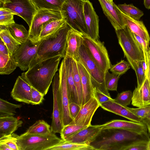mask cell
Masks as SVG:
<instances>
[{"mask_svg": "<svg viewBox=\"0 0 150 150\" xmlns=\"http://www.w3.org/2000/svg\"><path fill=\"white\" fill-rule=\"evenodd\" d=\"M150 139L148 132L109 129H102L89 145L94 150H125L135 143L148 141Z\"/></svg>", "mask_w": 150, "mask_h": 150, "instance_id": "6da1fadb", "label": "cell"}, {"mask_svg": "<svg viewBox=\"0 0 150 150\" xmlns=\"http://www.w3.org/2000/svg\"><path fill=\"white\" fill-rule=\"evenodd\" d=\"M62 58L58 55L38 63L22 73L32 87L44 96L47 93Z\"/></svg>", "mask_w": 150, "mask_h": 150, "instance_id": "7a4b0ae2", "label": "cell"}, {"mask_svg": "<svg viewBox=\"0 0 150 150\" xmlns=\"http://www.w3.org/2000/svg\"><path fill=\"white\" fill-rule=\"evenodd\" d=\"M71 27L66 23L56 33L42 41L38 47L37 55L31 63L29 68L42 61L61 55L66 56L68 32Z\"/></svg>", "mask_w": 150, "mask_h": 150, "instance_id": "3957f363", "label": "cell"}, {"mask_svg": "<svg viewBox=\"0 0 150 150\" xmlns=\"http://www.w3.org/2000/svg\"><path fill=\"white\" fill-rule=\"evenodd\" d=\"M115 31L124 57L126 58L131 67L134 70L136 63L145 60L144 52L133 33L127 26Z\"/></svg>", "mask_w": 150, "mask_h": 150, "instance_id": "277c9868", "label": "cell"}, {"mask_svg": "<svg viewBox=\"0 0 150 150\" xmlns=\"http://www.w3.org/2000/svg\"><path fill=\"white\" fill-rule=\"evenodd\" d=\"M83 2L84 0H65L60 11L63 18L71 28L87 35Z\"/></svg>", "mask_w": 150, "mask_h": 150, "instance_id": "5b68a950", "label": "cell"}, {"mask_svg": "<svg viewBox=\"0 0 150 150\" xmlns=\"http://www.w3.org/2000/svg\"><path fill=\"white\" fill-rule=\"evenodd\" d=\"M62 140L51 131L46 135L24 133L16 137L19 150H47Z\"/></svg>", "mask_w": 150, "mask_h": 150, "instance_id": "8992f818", "label": "cell"}, {"mask_svg": "<svg viewBox=\"0 0 150 150\" xmlns=\"http://www.w3.org/2000/svg\"><path fill=\"white\" fill-rule=\"evenodd\" d=\"M83 43L91 56L100 69L105 73L110 68L111 64L103 42L92 39L83 34Z\"/></svg>", "mask_w": 150, "mask_h": 150, "instance_id": "52a82bcc", "label": "cell"}, {"mask_svg": "<svg viewBox=\"0 0 150 150\" xmlns=\"http://www.w3.org/2000/svg\"><path fill=\"white\" fill-rule=\"evenodd\" d=\"M60 84L58 92V100L61 119L63 126L71 123L73 120L70 113L64 60L63 58L59 69Z\"/></svg>", "mask_w": 150, "mask_h": 150, "instance_id": "ba28073f", "label": "cell"}, {"mask_svg": "<svg viewBox=\"0 0 150 150\" xmlns=\"http://www.w3.org/2000/svg\"><path fill=\"white\" fill-rule=\"evenodd\" d=\"M62 19L60 10L42 9L37 11L29 27L28 39L34 43L39 42V38L43 24L50 20Z\"/></svg>", "mask_w": 150, "mask_h": 150, "instance_id": "9c48e42d", "label": "cell"}, {"mask_svg": "<svg viewBox=\"0 0 150 150\" xmlns=\"http://www.w3.org/2000/svg\"><path fill=\"white\" fill-rule=\"evenodd\" d=\"M41 42L34 43L28 39L25 42L21 44L13 53L14 60L21 70L25 71L29 69L31 63L37 56Z\"/></svg>", "mask_w": 150, "mask_h": 150, "instance_id": "30bf717a", "label": "cell"}, {"mask_svg": "<svg viewBox=\"0 0 150 150\" xmlns=\"http://www.w3.org/2000/svg\"><path fill=\"white\" fill-rule=\"evenodd\" d=\"M3 7L8 9L14 15L22 18L29 27L37 12L30 0H8Z\"/></svg>", "mask_w": 150, "mask_h": 150, "instance_id": "8fae6325", "label": "cell"}, {"mask_svg": "<svg viewBox=\"0 0 150 150\" xmlns=\"http://www.w3.org/2000/svg\"><path fill=\"white\" fill-rule=\"evenodd\" d=\"M76 61L81 63L92 78L98 84L105 85V73L99 68L89 53L83 42L79 50V56Z\"/></svg>", "mask_w": 150, "mask_h": 150, "instance_id": "7c38bea8", "label": "cell"}, {"mask_svg": "<svg viewBox=\"0 0 150 150\" xmlns=\"http://www.w3.org/2000/svg\"><path fill=\"white\" fill-rule=\"evenodd\" d=\"M100 104L94 93L90 99L81 106L78 115L70 124L89 126L91 125L92 117Z\"/></svg>", "mask_w": 150, "mask_h": 150, "instance_id": "4fadbf2b", "label": "cell"}, {"mask_svg": "<svg viewBox=\"0 0 150 150\" xmlns=\"http://www.w3.org/2000/svg\"><path fill=\"white\" fill-rule=\"evenodd\" d=\"M83 13L87 29V35L93 39H99L98 16L92 3L88 0H84Z\"/></svg>", "mask_w": 150, "mask_h": 150, "instance_id": "5bb4252c", "label": "cell"}, {"mask_svg": "<svg viewBox=\"0 0 150 150\" xmlns=\"http://www.w3.org/2000/svg\"><path fill=\"white\" fill-rule=\"evenodd\" d=\"M103 12L110 21L115 30L125 28V24L120 10L113 2L107 0H98Z\"/></svg>", "mask_w": 150, "mask_h": 150, "instance_id": "9a60e30c", "label": "cell"}, {"mask_svg": "<svg viewBox=\"0 0 150 150\" xmlns=\"http://www.w3.org/2000/svg\"><path fill=\"white\" fill-rule=\"evenodd\" d=\"M53 94V110L51 130L54 133H60L63 127L62 122L58 100V92L60 84L59 73H56L52 82Z\"/></svg>", "mask_w": 150, "mask_h": 150, "instance_id": "2e32d148", "label": "cell"}, {"mask_svg": "<svg viewBox=\"0 0 150 150\" xmlns=\"http://www.w3.org/2000/svg\"><path fill=\"white\" fill-rule=\"evenodd\" d=\"M31 86L22 73L16 79L11 92V96L17 101L30 104Z\"/></svg>", "mask_w": 150, "mask_h": 150, "instance_id": "e0dca14e", "label": "cell"}, {"mask_svg": "<svg viewBox=\"0 0 150 150\" xmlns=\"http://www.w3.org/2000/svg\"><path fill=\"white\" fill-rule=\"evenodd\" d=\"M132 105L137 108L150 105V83L147 71L142 84L139 88L136 87L133 92Z\"/></svg>", "mask_w": 150, "mask_h": 150, "instance_id": "ac0fdd59", "label": "cell"}, {"mask_svg": "<svg viewBox=\"0 0 150 150\" xmlns=\"http://www.w3.org/2000/svg\"><path fill=\"white\" fill-rule=\"evenodd\" d=\"M102 129V125H91L80 130L65 141L89 145Z\"/></svg>", "mask_w": 150, "mask_h": 150, "instance_id": "d6986e66", "label": "cell"}, {"mask_svg": "<svg viewBox=\"0 0 150 150\" xmlns=\"http://www.w3.org/2000/svg\"><path fill=\"white\" fill-rule=\"evenodd\" d=\"M83 41V34L71 28L67 35L66 56L76 60L79 57V49Z\"/></svg>", "mask_w": 150, "mask_h": 150, "instance_id": "ffe728a7", "label": "cell"}, {"mask_svg": "<svg viewBox=\"0 0 150 150\" xmlns=\"http://www.w3.org/2000/svg\"><path fill=\"white\" fill-rule=\"evenodd\" d=\"M101 125L102 129H118L140 133L148 132L147 126L142 122H137L132 121L113 120Z\"/></svg>", "mask_w": 150, "mask_h": 150, "instance_id": "44dd1931", "label": "cell"}, {"mask_svg": "<svg viewBox=\"0 0 150 150\" xmlns=\"http://www.w3.org/2000/svg\"><path fill=\"white\" fill-rule=\"evenodd\" d=\"M63 58L65 64L67 91L69 103H74L80 105L73 77L72 58L68 56H66Z\"/></svg>", "mask_w": 150, "mask_h": 150, "instance_id": "7402d4cb", "label": "cell"}, {"mask_svg": "<svg viewBox=\"0 0 150 150\" xmlns=\"http://www.w3.org/2000/svg\"><path fill=\"white\" fill-rule=\"evenodd\" d=\"M100 107L105 110L123 117L131 121L137 122H142L141 120L130 111L127 106L117 103L113 100L101 103L100 104Z\"/></svg>", "mask_w": 150, "mask_h": 150, "instance_id": "603a6c76", "label": "cell"}, {"mask_svg": "<svg viewBox=\"0 0 150 150\" xmlns=\"http://www.w3.org/2000/svg\"><path fill=\"white\" fill-rule=\"evenodd\" d=\"M76 63L81 76L82 86L81 106L90 99L93 93V88L89 73L81 63L77 61Z\"/></svg>", "mask_w": 150, "mask_h": 150, "instance_id": "cb8c5ba5", "label": "cell"}, {"mask_svg": "<svg viewBox=\"0 0 150 150\" xmlns=\"http://www.w3.org/2000/svg\"><path fill=\"white\" fill-rule=\"evenodd\" d=\"M121 13L126 26L133 33L139 36L149 43L150 37L143 22L135 20L122 11Z\"/></svg>", "mask_w": 150, "mask_h": 150, "instance_id": "d4e9b609", "label": "cell"}, {"mask_svg": "<svg viewBox=\"0 0 150 150\" xmlns=\"http://www.w3.org/2000/svg\"><path fill=\"white\" fill-rule=\"evenodd\" d=\"M23 123L22 120L13 116L0 117V138L12 134Z\"/></svg>", "mask_w": 150, "mask_h": 150, "instance_id": "484cf974", "label": "cell"}, {"mask_svg": "<svg viewBox=\"0 0 150 150\" xmlns=\"http://www.w3.org/2000/svg\"><path fill=\"white\" fill-rule=\"evenodd\" d=\"M66 23L64 19L52 20L43 24L39 36L38 41H41L57 33Z\"/></svg>", "mask_w": 150, "mask_h": 150, "instance_id": "4316f807", "label": "cell"}, {"mask_svg": "<svg viewBox=\"0 0 150 150\" xmlns=\"http://www.w3.org/2000/svg\"><path fill=\"white\" fill-rule=\"evenodd\" d=\"M0 37L7 46L10 53L12 54L21 44L11 35L8 26L0 25Z\"/></svg>", "mask_w": 150, "mask_h": 150, "instance_id": "83f0119b", "label": "cell"}, {"mask_svg": "<svg viewBox=\"0 0 150 150\" xmlns=\"http://www.w3.org/2000/svg\"><path fill=\"white\" fill-rule=\"evenodd\" d=\"M47 150H94L90 145L62 141Z\"/></svg>", "mask_w": 150, "mask_h": 150, "instance_id": "f1b7e54d", "label": "cell"}, {"mask_svg": "<svg viewBox=\"0 0 150 150\" xmlns=\"http://www.w3.org/2000/svg\"><path fill=\"white\" fill-rule=\"evenodd\" d=\"M8 26L11 35L21 44L25 42L28 39L29 31L23 25L14 23Z\"/></svg>", "mask_w": 150, "mask_h": 150, "instance_id": "f546056e", "label": "cell"}, {"mask_svg": "<svg viewBox=\"0 0 150 150\" xmlns=\"http://www.w3.org/2000/svg\"><path fill=\"white\" fill-rule=\"evenodd\" d=\"M18 67L13 55L0 53V74L8 75L13 72Z\"/></svg>", "mask_w": 150, "mask_h": 150, "instance_id": "4dcf8cb0", "label": "cell"}, {"mask_svg": "<svg viewBox=\"0 0 150 150\" xmlns=\"http://www.w3.org/2000/svg\"><path fill=\"white\" fill-rule=\"evenodd\" d=\"M37 11L42 9L60 10L63 0H30Z\"/></svg>", "mask_w": 150, "mask_h": 150, "instance_id": "1f68e13d", "label": "cell"}, {"mask_svg": "<svg viewBox=\"0 0 150 150\" xmlns=\"http://www.w3.org/2000/svg\"><path fill=\"white\" fill-rule=\"evenodd\" d=\"M51 132L50 125L43 120H39L30 127L24 133L46 135Z\"/></svg>", "mask_w": 150, "mask_h": 150, "instance_id": "d6a6232c", "label": "cell"}, {"mask_svg": "<svg viewBox=\"0 0 150 150\" xmlns=\"http://www.w3.org/2000/svg\"><path fill=\"white\" fill-rule=\"evenodd\" d=\"M22 105L11 103L1 98L0 99V117L14 116L16 110L21 108Z\"/></svg>", "mask_w": 150, "mask_h": 150, "instance_id": "836d02e7", "label": "cell"}, {"mask_svg": "<svg viewBox=\"0 0 150 150\" xmlns=\"http://www.w3.org/2000/svg\"><path fill=\"white\" fill-rule=\"evenodd\" d=\"M117 6L121 11L135 20H139L144 15L143 12L132 4H119Z\"/></svg>", "mask_w": 150, "mask_h": 150, "instance_id": "e575fe53", "label": "cell"}, {"mask_svg": "<svg viewBox=\"0 0 150 150\" xmlns=\"http://www.w3.org/2000/svg\"><path fill=\"white\" fill-rule=\"evenodd\" d=\"M73 77L77 91L80 105L81 106L82 95V89L80 75L76 61L72 58Z\"/></svg>", "mask_w": 150, "mask_h": 150, "instance_id": "d590c367", "label": "cell"}, {"mask_svg": "<svg viewBox=\"0 0 150 150\" xmlns=\"http://www.w3.org/2000/svg\"><path fill=\"white\" fill-rule=\"evenodd\" d=\"M88 126L71 124L64 125L63 126L60 133L61 139L65 141L70 137Z\"/></svg>", "mask_w": 150, "mask_h": 150, "instance_id": "8d00e7d4", "label": "cell"}, {"mask_svg": "<svg viewBox=\"0 0 150 150\" xmlns=\"http://www.w3.org/2000/svg\"><path fill=\"white\" fill-rule=\"evenodd\" d=\"M120 76L108 71L105 73L104 82L108 91H117V84Z\"/></svg>", "mask_w": 150, "mask_h": 150, "instance_id": "74e56055", "label": "cell"}, {"mask_svg": "<svg viewBox=\"0 0 150 150\" xmlns=\"http://www.w3.org/2000/svg\"><path fill=\"white\" fill-rule=\"evenodd\" d=\"M14 14L8 9L4 7L0 8V25L8 26L15 23L14 20Z\"/></svg>", "mask_w": 150, "mask_h": 150, "instance_id": "f35d334b", "label": "cell"}, {"mask_svg": "<svg viewBox=\"0 0 150 150\" xmlns=\"http://www.w3.org/2000/svg\"><path fill=\"white\" fill-rule=\"evenodd\" d=\"M130 67L128 62L121 60L115 64H111L110 70L112 73L120 76L125 74Z\"/></svg>", "mask_w": 150, "mask_h": 150, "instance_id": "ab89813d", "label": "cell"}, {"mask_svg": "<svg viewBox=\"0 0 150 150\" xmlns=\"http://www.w3.org/2000/svg\"><path fill=\"white\" fill-rule=\"evenodd\" d=\"M133 93L130 90L122 91L118 93L113 100L124 106L129 105L132 102Z\"/></svg>", "mask_w": 150, "mask_h": 150, "instance_id": "60d3db41", "label": "cell"}, {"mask_svg": "<svg viewBox=\"0 0 150 150\" xmlns=\"http://www.w3.org/2000/svg\"><path fill=\"white\" fill-rule=\"evenodd\" d=\"M18 135L15 134L3 136L0 138V143L5 144L12 150H19L17 143L16 137Z\"/></svg>", "mask_w": 150, "mask_h": 150, "instance_id": "b9f144b4", "label": "cell"}, {"mask_svg": "<svg viewBox=\"0 0 150 150\" xmlns=\"http://www.w3.org/2000/svg\"><path fill=\"white\" fill-rule=\"evenodd\" d=\"M127 107L141 120L150 114V105L137 108H130L127 106Z\"/></svg>", "mask_w": 150, "mask_h": 150, "instance_id": "7bdbcfd3", "label": "cell"}, {"mask_svg": "<svg viewBox=\"0 0 150 150\" xmlns=\"http://www.w3.org/2000/svg\"><path fill=\"white\" fill-rule=\"evenodd\" d=\"M134 71L137 77V88H139L142 84L146 76L145 73L142 67L141 61H139L136 64Z\"/></svg>", "mask_w": 150, "mask_h": 150, "instance_id": "ee69618b", "label": "cell"}, {"mask_svg": "<svg viewBox=\"0 0 150 150\" xmlns=\"http://www.w3.org/2000/svg\"><path fill=\"white\" fill-rule=\"evenodd\" d=\"M44 95L32 86L30 104L39 105L44 100Z\"/></svg>", "mask_w": 150, "mask_h": 150, "instance_id": "f6af8a7d", "label": "cell"}, {"mask_svg": "<svg viewBox=\"0 0 150 150\" xmlns=\"http://www.w3.org/2000/svg\"><path fill=\"white\" fill-rule=\"evenodd\" d=\"M93 93L100 104L113 100L111 97L108 96L95 88H93Z\"/></svg>", "mask_w": 150, "mask_h": 150, "instance_id": "bcb514c9", "label": "cell"}, {"mask_svg": "<svg viewBox=\"0 0 150 150\" xmlns=\"http://www.w3.org/2000/svg\"><path fill=\"white\" fill-rule=\"evenodd\" d=\"M148 141H142L135 143L127 147L125 150H146Z\"/></svg>", "mask_w": 150, "mask_h": 150, "instance_id": "7dc6e473", "label": "cell"}, {"mask_svg": "<svg viewBox=\"0 0 150 150\" xmlns=\"http://www.w3.org/2000/svg\"><path fill=\"white\" fill-rule=\"evenodd\" d=\"M81 106L74 103H70L69 105V111L71 116L73 120L79 113Z\"/></svg>", "mask_w": 150, "mask_h": 150, "instance_id": "c3c4849f", "label": "cell"}, {"mask_svg": "<svg viewBox=\"0 0 150 150\" xmlns=\"http://www.w3.org/2000/svg\"><path fill=\"white\" fill-rule=\"evenodd\" d=\"M143 50L144 52L145 59L146 61L147 75L150 83V53L149 50H146L144 49Z\"/></svg>", "mask_w": 150, "mask_h": 150, "instance_id": "681fc988", "label": "cell"}, {"mask_svg": "<svg viewBox=\"0 0 150 150\" xmlns=\"http://www.w3.org/2000/svg\"><path fill=\"white\" fill-rule=\"evenodd\" d=\"M133 35L137 41L142 47V50L145 49L148 50L149 48V43L142 38L134 33Z\"/></svg>", "mask_w": 150, "mask_h": 150, "instance_id": "f907efd6", "label": "cell"}, {"mask_svg": "<svg viewBox=\"0 0 150 150\" xmlns=\"http://www.w3.org/2000/svg\"><path fill=\"white\" fill-rule=\"evenodd\" d=\"M0 53L6 55H13L10 53L7 46L1 39L0 40Z\"/></svg>", "mask_w": 150, "mask_h": 150, "instance_id": "816d5d0a", "label": "cell"}, {"mask_svg": "<svg viewBox=\"0 0 150 150\" xmlns=\"http://www.w3.org/2000/svg\"><path fill=\"white\" fill-rule=\"evenodd\" d=\"M142 122L146 126L150 125V114L142 120Z\"/></svg>", "mask_w": 150, "mask_h": 150, "instance_id": "f5cc1de1", "label": "cell"}, {"mask_svg": "<svg viewBox=\"0 0 150 150\" xmlns=\"http://www.w3.org/2000/svg\"><path fill=\"white\" fill-rule=\"evenodd\" d=\"M0 150H12V149L5 144L0 143Z\"/></svg>", "mask_w": 150, "mask_h": 150, "instance_id": "db71d44e", "label": "cell"}, {"mask_svg": "<svg viewBox=\"0 0 150 150\" xmlns=\"http://www.w3.org/2000/svg\"><path fill=\"white\" fill-rule=\"evenodd\" d=\"M144 4L146 8L150 9V0H144Z\"/></svg>", "mask_w": 150, "mask_h": 150, "instance_id": "11a10c76", "label": "cell"}, {"mask_svg": "<svg viewBox=\"0 0 150 150\" xmlns=\"http://www.w3.org/2000/svg\"><path fill=\"white\" fill-rule=\"evenodd\" d=\"M141 63L142 66V67L145 71L146 73L147 71V66L146 63V60L145 59L144 61H141Z\"/></svg>", "mask_w": 150, "mask_h": 150, "instance_id": "9f6ffc18", "label": "cell"}, {"mask_svg": "<svg viewBox=\"0 0 150 150\" xmlns=\"http://www.w3.org/2000/svg\"><path fill=\"white\" fill-rule=\"evenodd\" d=\"M8 0H0V7H2L3 5L6 3L8 1Z\"/></svg>", "mask_w": 150, "mask_h": 150, "instance_id": "6f0895ef", "label": "cell"}, {"mask_svg": "<svg viewBox=\"0 0 150 150\" xmlns=\"http://www.w3.org/2000/svg\"><path fill=\"white\" fill-rule=\"evenodd\" d=\"M146 150H150V139L147 142Z\"/></svg>", "mask_w": 150, "mask_h": 150, "instance_id": "680465c9", "label": "cell"}, {"mask_svg": "<svg viewBox=\"0 0 150 150\" xmlns=\"http://www.w3.org/2000/svg\"><path fill=\"white\" fill-rule=\"evenodd\" d=\"M148 131L149 133V134L150 136V125L147 126Z\"/></svg>", "mask_w": 150, "mask_h": 150, "instance_id": "91938a15", "label": "cell"}, {"mask_svg": "<svg viewBox=\"0 0 150 150\" xmlns=\"http://www.w3.org/2000/svg\"><path fill=\"white\" fill-rule=\"evenodd\" d=\"M107 0L111 2H113V0Z\"/></svg>", "mask_w": 150, "mask_h": 150, "instance_id": "94428289", "label": "cell"}, {"mask_svg": "<svg viewBox=\"0 0 150 150\" xmlns=\"http://www.w3.org/2000/svg\"><path fill=\"white\" fill-rule=\"evenodd\" d=\"M149 52H150V48L149 47Z\"/></svg>", "mask_w": 150, "mask_h": 150, "instance_id": "6125c7cd", "label": "cell"}, {"mask_svg": "<svg viewBox=\"0 0 150 150\" xmlns=\"http://www.w3.org/2000/svg\"><path fill=\"white\" fill-rule=\"evenodd\" d=\"M149 45H150V40L149 41Z\"/></svg>", "mask_w": 150, "mask_h": 150, "instance_id": "be15d7a7", "label": "cell"}, {"mask_svg": "<svg viewBox=\"0 0 150 150\" xmlns=\"http://www.w3.org/2000/svg\"><path fill=\"white\" fill-rule=\"evenodd\" d=\"M64 0V1L65 0Z\"/></svg>", "mask_w": 150, "mask_h": 150, "instance_id": "e7e4bbea", "label": "cell"}]
</instances>
